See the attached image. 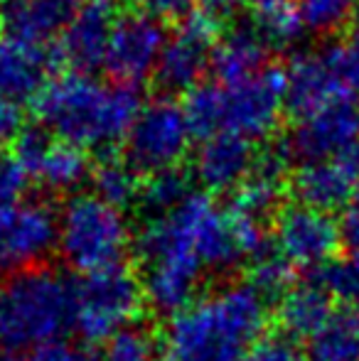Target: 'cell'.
I'll return each instance as SVG.
<instances>
[{
    "mask_svg": "<svg viewBox=\"0 0 359 361\" xmlns=\"http://www.w3.org/2000/svg\"><path fill=\"white\" fill-rule=\"evenodd\" d=\"M32 106L39 126L62 143L109 155L126 143L143 101L133 86H106L91 74L67 72L49 79Z\"/></svg>",
    "mask_w": 359,
    "mask_h": 361,
    "instance_id": "obj_1",
    "label": "cell"
},
{
    "mask_svg": "<svg viewBox=\"0 0 359 361\" xmlns=\"http://www.w3.org/2000/svg\"><path fill=\"white\" fill-rule=\"evenodd\" d=\"M269 324V300L249 283H229L170 317L165 342L185 361H241Z\"/></svg>",
    "mask_w": 359,
    "mask_h": 361,
    "instance_id": "obj_2",
    "label": "cell"
},
{
    "mask_svg": "<svg viewBox=\"0 0 359 361\" xmlns=\"http://www.w3.org/2000/svg\"><path fill=\"white\" fill-rule=\"evenodd\" d=\"M74 329V281L39 266L8 276L0 286V342L5 349H35L62 342Z\"/></svg>",
    "mask_w": 359,
    "mask_h": 361,
    "instance_id": "obj_3",
    "label": "cell"
},
{
    "mask_svg": "<svg viewBox=\"0 0 359 361\" xmlns=\"http://www.w3.org/2000/svg\"><path fill=\"white\" fill-rule=\"evenodd\" d=\"M133 246L128 219L121 209L101 202L91 192H79L59 212L57 251L72 271L89 276L123 266Z\"/></svg>",
    "mask_w": 359,
    "mask_h": 361,
    "instance_id": "obj_4",
    "label": "cell"
},
{
    "mask_svg": "<svg viewBox=\"0 0 359 361\" xmlns=\"http://www.w3.org/2000/svg\"><path fill=\"white\" fill-rule=\"evenodd\" d=\"M143 307V283L128 266L74 281V329L89 344L109 342L118 329L138 322Z\"/></svg>",
    "mask_w": 359,
    "mask_h": 361,
    "instance_id": "obj_5",
    "label": "cell"
},
{
    "mask_svg": "<svg viewBox=\"0 0 359 361\" xmlns=\"http://www.w3.org/2000/svg\"><path fill=\"white\" fill-rule=\"evenodd\" d=\"M195 140L182 104L173 96H158L140 109L128 138L126 160L138 175H155L178 167Z\"/></svg>",
    "mask_w": 359,
    "mask_h": 361,
    "instance_id": "obj_6",
    "label": "cell"
},
{
    "mask_svg": "<svg viewBox=\"0 0 359 361\" xmlns=\"http://www.w3.org/2000/svg\"><path fill=\"white\" fill-rule=\"evenodd\" d=\"M283 109V67H266L239 84H221V133L241 135L251 143L269 138Z\"/></svg>",
    "mask_w": 359,
    "mask_h": 361,
    "instance_id": "obj_7",
    "label": "cell"
},
{
    "mask_svg": "<svg viewBox=\"0 0 359 361\" xmlns=\"http://www.w3.org/2000/svg\"><path fill=\"white\" fill-rule=\"evenodd\" d=\"M219 37V20L207 15L205 10H197L182 20L165 42L158 69L153 74L165 96L190 94L195 86L202 84V76L209 69L212 52Z\"/></svg>",
    "mask_w": 359,
    "mask_h": 361,
    "instance_id": "obj_8",
    "label": "cell"
},
{
    "mask_svg": "<svg viewBox=\"0 0 359 361\" xmlns=\"http://www.w3.org/2000/svg\"><path fill=\"white\" fill-rule=\"evenodd\" d=\"M165 42H168V35L163 23L153 15H148L145 10L121 13L104 59L106 74L116 84L138 89V84L155 74Z\"/></svg>",
    "mask_w": 359,
    "mask_h": 361,
    "instance_id": "obj_9",
    "label": "cell"
},
{
    "mask_svg": "<svg viewBox=\"0 0 359 361\" xmlns=\"http://www.w3.org/2000/svg\"><path fill=\"white\" fill-rule=\"evenodd\" d=\"M281 143L288 157L300 165L342 155L359 145V106L350 99L332 101L315 114L298 118Z\"/></svg>",
    "mask_w": 359,
    "mask_h": 361,
    "instance_id": "obj_10",
    "label": "cell"
},
{
    "mask_svg": "<svg viewBox=\"0 0 359 361\" xmlns=\"http://www.w3.org/2000/svg\"><path fill=\"white\" fill-rule=\"evenodd\" d=\"M59 243V212L49 202L32 200L15 207L0 233V273L39 268Z\"/></svg>",
    "mask_w": 359,
    "mask_h": 361,
    "instance_id": "obj_11",
    "label": "cell"
},
{
    "mask_svg": "<svg viewBox=\"0 0 359 361\" xmlns=\"http://www.w3.org/2000/svg\"><path fill=\"white\" fill-rule=\"evenodd\" d=\"M273 241L293 266L310 273L337 258L342 248L337 219L305 204L281 207L273 221Z\"/></svg>",
    "mask_w": 359,
    "mask_h": 361,
    "instance_id": "obj_12",
    "label": "cell"
},
{
    "mask_svg": "<svg viewBox=\"0 0 359 361\" xmlns=\"http://www.w3.org/2000/svg\"><path fill=\"white\" fill-rule=\"evenodd\" d=\"M288 187L298 197V204L320 212L345 209L357 197L359 187V145L322 162L300 165Z\"/></svg>",
    "mask_w": 359,
    "mask_h": 361,
    "instance_id": "obj_13",
    "label": "cell"
},
{
    "mask_svg": "<svg viewBox=\"0 0 359 361\" xmlns=\"http://www.w3.org/2000/svg\"><path fill=\"white\" fill-rule=\"evenodd\" d=\"M116 20L118 10L114 0H87L59 35V62L69 64L79 74H91L104 67Z\"/></svg>",
    "mask_w": 359,
    "mask_h": 361,
    "instance_id": "obj_14",
    "label": "cell"
},
{
    "mask_svg": "<svg viewBox=\"0 0 359 361\" xmlns=\"http://www.w3.org/2000/svg\"><path fill=\"white\" fill-rule=\"evenodd\" d=\"M288 157L286 147L269 145L261 152H256V162L251 175L241 182L239 190L231 192L229 209L236 216L249 219V221L264 224L266 216L281 212V200L286 195V175H288Z\"/></svg>",
    "mask_w": 359,
    "mask_h": 361,
    "instance_id": "obj_15",
    "label": "cell"
},
{
    "mask_svg": "<svg viewBox=\"0 0 359 361\" xmlns=\"http://www.w3.org/2000/svg\"><path fill=\"white\" fill-rule=\"evenodd\" d=\"M283 99L296 118L310 116L342 96V86L325 52H296L283 67Z\"/></svg>",
    "mask_w": 359,
    "mask_h": 361,
    "instance_id": "obj_16",
    "label": "cell"
},
{
    "mask_svg": "<svg viewBox=\"0 0 359 361\" xmlns=\"http://www.w3.org/2000/svg\"><path fill=\"white\" fill-rule=\"evenodd\" d=\"M256 152L251 140L234 133H217L200 140L192 160V175L207 192H234L251 175Z\"/></svg>",
    "mask_w": 359,
    "mask_h": 361,
    "instance_id": "obj_17",
    "label": "cell"
},
{
    "mask_svg": "<svg viewBox=\"0 0 359 361\" xmlns=\"http://www.w3.org/2000/svg\"><path fill=\"white\" fill-rule=\"evenodd\" d=\"M59 64L57 47L0 39V99L35 101L47 84V72Z\"/></svg>",
    "mask_w": 359,
    "mask_h": 361,
    "instance_id": "obj_18",
    "label": "cell"
},
{
    "mask_svg": "<svg viewBox=\"0 0 359 361\" xmlns=\"http://www.w3.org/2000/svg\"><path fill=\"white\" fill-rule=\"evenodd\" d=\"M269 54L271 47L261 37L254 20H244L221 32V37L214 44V52H212L209 69L214 72L219 84H239V81L251 79L264 72L266 67H271Z\"/></svg>",
    "mask_w": 359,
    "mask_h": 361,
    "instance_id": "obj_19",
    "label": "cell"
},
{
    "mask_svg": "<svg viewBox=\"0 0 359 361\" xmlns=\"http://www.w3.org/2000/svg\"><path fill=\"white\" fill-rule=\"evenodd\" d=\"M87 0H10L3 8L5 32L25 44H49Z\"/></svg>",
    "mask_w": 359,
    "mask_h": 361,
    "instance_id": "obj_20",
    "label": "cell"
},
{
    "mask_svg": "<svg viewBox=\"0 0 359 361\" xmlns=\"http://www.w3.org/2000/svg\"><path fill=\"white\" fill-rule=\"evenodd\" d=\"M205 268L197 261H160L145 266L140 278L145 305L158 314L175 317L197 300Z\"/></svg>",
    "mask_w": 359,
    "mask_h": 361,
    "instance_id": "obj_21",
    "label": "cell"
},
{
    "mask_svg": "<svg viewBox=\"0 0 359 361\" xmlns=\"http://www.w3.org/2000/svg\"><path fill=\"white\" fill-rule=\"evenodd\" d=\"M332 300L320 286L305 281L300 286H293L278 300V327L281 334L291 339H308L310 342L317 332L332 317Z\"/></svg>",
    "mask_w": 359,
    "mask_h": 361,
    "instance_id": "obj_22",
    "label": "cell"
},
{
    "mask_svg": "<svg viewBox=\"0 0 359 361\" xmlns=\"http://www.w3.org/2000/svg\"><path fill=\"white\" fill-rule=\"evenodd\" d=\"M91 167L94 165H91L87 150L62 143V140H52L49 150L39 160L32 180H37L49 192L69 195V192H77L84 182H89Z\"/></svg>",
    "mask_w": 359,
    "mask_h": 361,
    "instance_id": "obj_23",
    "label": "cell"
},
{
    "mask_svg": "<svg viewBox=\"0 0 359 361\" xmlns=\"http://www.w3.org/2000/svg\"><path fill=\"white\" fill-rule=\"evenodd\" d=\"M91 195H96L101 202L116 207L123 212L126 207L135 204L140 195V180L138 172L130 167L126 157H118L116 152L101 155V160L91 167Z\"/></svg>",
    "mask_w": 359,
    "mask_h": 361,
    "instance_id": "obj_24",
    "label": "cell"
},
{
    "mask_svg": "<svg viewBox=\"0 0 359 361\" xmlns=\"http://www.w3.org/2000/svg\"><path fill=\"white\" fill-rule=\"evenodd\" d=\"M312 361H359V307H340L308 342Z\"/></svg>",
    "mask_w": 359,
    "mask_h": 361,
    "instance_id": "obj_25",
    "label": "cell"
},
{
    "mask_svg": "<svg viewBox=\"0 0 359 361\" xmlns=\"http://www.w3.org/2000/svg\"><path fill=\"white\" fill-rule=\"evenodd\" d=\"M192 195H195L192 192V177L180 167H173V170H160L155 175L145 177L135 204L140 207V212L150 221V219H160L175 212Z\"/></svg>",
    "mask_w": 359,
    "mask_h": 361,
    "instance_id": "obj_26",
    "label": "cell"
},
{
    "mask_svg": "<svg viewBox=\"0 0 359 361\" xmlns=\"http://www.w3.org/2000/svg\"><path fill=\"white\" fill-rule=\"evenodd\" d=\"M246 273H249V286H254L264 295L266 300H281L293 286V276H296V266L283 256L278 243L269 236L254 253H251L249 263H246Z\"/></svg>",
    "mask_w": 359,
    "mask_h": 361,
    "instance_id": "obj_27",
    "label": "cell"
},
{
    "mask_svg": "<svg viewBox=\"0 0 359 361\" xmlns=\"http://www.w3.org/2000/svg\"><path fill=\"white\" fill-rule=\"evenodd\" d=\"M185 116L195 138L207 140L221 133V84H200L185 96Z\"/></svg>",
    "mask_w": 359,
    "mask_h": 361,
    "instance_id": "obj_28",
    "label": "cell"
},
{
    "mask_svg": "<svg viewBox=\"0 0 359 361\" xmlns=\"http://www.w3.org/2000/svg\"><path fill=\"white\" fill-rule=\"evenodd\" d=\"M308 281L320 286L330 300L342 302V307H359V258H332L330 263L312 271Z\"/></svg>",
    "mask_w": 359,
    "mask_h": 361,
    "instance_id": "obj_29",
    "label": "cell"
},
{
    "mask_svg": "<svg viewBox=\"0 0 359 361\" xmlns=\"http://www.w3.org/2000/svg\"><path fill=\"white\" fill-rule=\"evenodd\" d=\"M160 337L148 324L133 322L118 329L106 342L104 359L106 361H158Z\"/></svg>",
    "mask_w": 359,
    "mask_h": 361,
    "instance_id": "obj_30",
    "label": "cell"
},
{
    "mask_svg": "<svg viewBox=\"0 0 359 361\" xmlns=\"http://www.w3.org/2000/svg\"><path fill=\"white\" fill-rule=\"evenodd\" d=\"M254 25L259 27L261 37L266 39V44L271 47V52L273 49L281 52V49L296 47L308 30L300 10L293 8L291 3L281 5V8H276V10H269V13L256 15Z\"/></svg>",
    "mask_w": 359,
    "mask_h": 361,
    "instance_id": "obj_31",
    "label": "cell"
},
{
    "mask_svg": "<svg viewBox=\"0 0 359 361\" xmlns=\"http://www.w3.org/2000/svg\"><path fill=\"white\" fill-rule=\"evenodd\" d=\"M322 52H325L332 72L340 81L342 91H350L359 106V27L330 42Z\"/></svg>",
    "mask_w": 359,
    "mask_h": 361,
    "instance_id": "obj_32",
    "label": "cell"
},
{
    "mask_svg": "<svg viewBox=\"0 0 359 361\" xmlns=\"http://www.w3.org/2000/svg\"><path fill=\"white\" fill-rule=\"evenodd\" d=\"M298 10L315 32H337L359 13V0H298Z\"/></svg>",
    "mask_w": 359,
    "mask_h": 361,
    "instance_id": "obj_33",
    "label": "cell"
},
{
    "mask_svg": "<svg viewBox=\"0 0 359 361\" xmlns=\"http://www.w3.org/2000/svg\"><path fill=\"white\" fill-rule=\"evenodd\" d=\"M30 182H32V177L20 165V160L13 152L0 155V209H15L23 204Z\"/></svg>",
    "mask_w": 359,
    "mask_h": 361,
    "instance_id": "obj_34",
    "label": "cell"
},
{
    "mask_svg": "<svg viewBox=\"0 0 359 361\" xmlns=\"http://www.w3.org/2000/svg\"><path fill=\"white\" fill-rule=\"evenodd\" d=\"M241 361H305L296 339L286 334H264L259 342L249 347Z\"/></svg>",
    "mask_w": 359,
    "mask_h": 361,
    "instance_id": "obj_35",
    "label": "cell"
},
{
    "mask_svg": "<svg viewBox=\"0 0 359 361\" xmlns=\"http://www.w3.org/2000/svg\"><path fill=\"white\" fill-rule=\"evenodd\" d=\"M28 361H106L104 354L94 352L91 347H74L69 342H54L35 349Z\"/></svg>",
    "mask_w": 359,
    "mask_h": 361,
    "instance_id": "obj_36",
    "label": "cell"
},
{
    "mask_svg": "<svg viewBox=\"0 0 359 361\" xmlns=\"http://www.w3.org/2000/svg\"><path fill=\"white\" fill-rule=\"evenodd\" d=\"M337 228H340V246L347 256L359 258V192L357 197L340 212L337 219Z\"/></svg>",
    "mask_w": 359,
    "mask_h": 361,
    "instance_id": "obj_37",
    "label": "cell"
},
{
    "mask_svg": "<svg viewBox=\"0 0 359 361\" xmlns=\"http://www.w3.org/2000/svg\"><path fill=\"white\" fill-rule=\"evenodd\" d=\"M143 10L148 15H153L155 20H175L182 23L185 18H190L192 13H197V3L202 0H140Z\"/></svg>",
    "mask_w": 359,
    "mask_h": 361,
    "instance_id": "obj_38",
    "label": "cell"
},
{
    "mask_svg": "<svg viewBox=\"0 0 359 361\" xmlns=\"http://www.w3.org/2000/svg\"><path fill=\"white\" fill-rule=\"evenodd\" d=\"M25 128H28V123H25L23 104L0 99V145L15 143Z\"/></svg>",
    "mask_w": 359,
    "mask_h": 361,
    "instance_id": "obj_39",
    "label": "cell"
},
{
    "mask_svg": "<svg viewBox=\"0 0 359 361\" xmlns=\"http://www.w3.org/2000/svg\"><path fill=\"white\" fill-rule=\"evenodd\" d=\"M281 5H288V0H244V8H251L256 15L269 13V10H276Z\"/></svg>",
    "mask_w": 359,
    "mask_h": 361,
    "instance_id": "obj_40",
    "label": "cell"
},
{
    "mask_svg": "<svg viewBox=\"0 0 359 361\" xmlns=\"http://www.w3.org/2000/svg\"><path fill=\"white\" fill-rule=\"evenodd\" d=\"M0 361H28L20 352H13V349H0Z\"/></svg>",
    "mask_w": 359,
    "mask_h": 361,
    "instance_id": "obj_41",
    "label": "cell"
},
{
    "mask_svg": "<svg viewBox=\"0 0 359 361\" xmlns=\"http://www.w3.org/2000/svg\"><path fill=\"white\" fill-rule=\"evenodd\" d=\"M10 214H13V209H0V233H3V228H5V224H8Z\"/></svg>",
    "mask_w": 359,
    "mask_h": 361,
    "instance_id": "obj_42",
    "label": "cell"
},
{
    "mask_svg": "<svg viewBox=\"0 0 359 361\" xmlns=\"http://www.w3.org/2000/svg\"><path fill=\"white\" fill-rule=\"evenodd\" d=\"M158 361H185V359H180V357H175V354H170V357H163V359H158Z\"/></svg>",
    "mask_w": 359,
    "mask_h": 361,
    "instance_id": "obj_43",
    "label": "cell"
},
{
    "mask_svg": "<svg viewBox=\"0 0 359 361\" xmlns=\"http://www.w3.org/2000/svg\"><path fill=\"white\" fill-rule=\"evenodd\" d=\"M10 3V0H0V5H3V8H5V5H8Z\"/></svg>",
    "mask_w": 359,
    "mask_h": 361,
    "instance_id": "obj_44",
    "label": "cell"
},
{
    "mask_svg": "<svg viewBox=\"0 0 359 361\" xmlns=\"http://www.w3.org/2000/svg\"><path fill=\"white\" fill-rule=\"evenodd\" d=\"M0 25H3V23H0Z\"/></svg>",
    "mask_w": 359,
    "mask_h": 361,
    "instance_id": "obj_45",
    "label": "cell"
}]
</instances>
